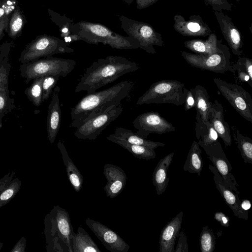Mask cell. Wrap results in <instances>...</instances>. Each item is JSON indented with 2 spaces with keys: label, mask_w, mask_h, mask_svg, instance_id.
<instances>
[{
  "label": "cell",
  "mask_w": 252,
  "mask_h": 252,
  "mask_svg": "<svg viewBox=\"0 0 252 252\" xmlns=\"http://www.w3.org/2000/svg\"><path fill=\"white\" fill-rule=\"evenodd\" d=\"M86 225L94 233L103 246L111 252H127L129 246L116 232L99 221L90 218L85 220Z\"/></svg>",
  "instance_id": "5bb4252c"
},
{
  "label": "cell",
  "mask_w": 252,
  "mask_h": 252,
  "mask_svg": "<svg viewBox=\"0 0 252 252\" xmlns=\"http://www.w3.org/2000/svg\"><path fill=\"white\" fill-rule=\"evenodd\" d=\"M233 136L245 163L252 164V139L233 126Z\"/></svg>",
  "instance_id": "1f68e13d"
},
{
  "label": "cell",
  "mask_w": 252,
  "mask_h": 252,
  "mask_svg": "<svg viewBox=\"0 0 252 252\" xmlns=\"http://www.w3.org/2000/svg\"><path fill=\"white\" fill-rule=\"evenodd\" d=\"M219 91L233 108L245 119L252 123V97L241 86L221 79H213Z\"/></svg>",
  "instance_id": "30bf717a"
},
{
  "label": "cell",
  "mask_w": 252,
  "mask_h": 252,
  "mask_svg": "<svg viewBox=\"0 0 252 252\" xmlns=\"http://www.w3.org/2000/svg\"><path fill=\"white\" fill-rule=\"evenodd\" d=\"M76 62L72 59L48 57L22 63L20 75L28 84L32 80L47 75L65 77L74 68Z\"/></svg>",
  "instance_id": "5b68a950"
},
{
  "label": "cell",
  "mask_w": 252,
  "mask_h": 252,
  "mask_svg": "<svg viewBox=\"0 0 252 252\" xmlns=\"http://www.w3.org/2000/svg\"><path fill=\"white\" fill-rule=\"evenodd\" d=\"M26 246V239L22 237L14 246L10 252H25Z\"/></svg>",
  "instance_id": "f6af8a7d"
},
{
  "label": "cell",
  "mask_w": 252,
  "mask_h": 252,
  "mask_svg": "<svg viewBox=\"0 0 252 252\" xmlns=\"http://www.w3.org/2000/svg\"><path fill=\"white\" fill-rule=\"evenodd\" d=\"M3 245V244L2 242H0V251L1 249V248H2Z\"/></svg>",
  "instance_id": "816d5d0a"
},
{
  "label": "cell",
  "mask_w": 252,
  "mask_h": 252,
  "mask_svg": "<svg viewBox=\"0 0 252 252\" xmlns=\"http://www.w3.org/2000/svg\"><path fill=\"white\" fill-rule=\"evenodd\" d=\"M13 105L12 99L9 95L8 89L0 90V120L13 109Z\"/></svg>",
  "instance_id": "74e56055"
},
{
  "label": "cell",
  "mask_w": 252,
  "mask_h": 252,
  "mask_svg": "<svg viewBox=\"0 0 252 252\" xmlns=\"http://www.w3.org/2000/svg\"><path fill=\"white\" fill-rule=\"evenodd\" d=\"M126 4L129 5L132 3L134 0H122Z\"/></svg>",
  "instance_id": "f907efd6"
},
{
  "label": "cell",
  "mask_w": 252,
  "mask_h": 252,
  "mask_svg": "<svg viewBox=\"0 0 252 252\" xmlns=\"http://www.w3.org/2000/svg\"><path fill=\"white\" fill-rule=\"evenodd\" d=\"M107 139L112 141L116 140L124 141L134 145H142L149 148L155 149L158 147H164L163 143L153 141L146 139L137 135L132 130L124 127H117L113 134L109 135Z\"/></svg>",
  "instance_id": "603a6c76"
},
{
  "label": "cell",
  "mask_w": 252,
  "mask_h": 252,
  "mask_svg": "<svg viewBox=\"0 0 252 252\" xmlns=\"http://www.w3.org/2000/svg\"><path fill=\"white\" fill-rule=\"evenodd\" d=\"M174 153L168 154L160 159L156 166L152 175V182L158 195H160L166 190L169 182L167 171L171 164Z\"/></svg>",
  "instance_id": "cb8c5ba5"
},
{
  "label": "cell",
  "mask_w": 252,
  "mask_h": 252,
  "mask_svg": "<svg viewBox=\"0 0 252 252\" xmlns=\"http://www.w3.org/2000/svg\"><path fill=\"white\" fill-rule=\"evenodd\" d=\"M184 46L194 53L201 55H210L224 51L229 49L222 40H219L217 35L212 32L206 40L194 39L187 40L184 43Z\"/></svg>",
  "instance_id": "ffe728a7"
},
{
  "label": "cell",
  "mask_w": 252,
  "mask_h": 252,
  "mask_svg": "<svg viewBox=\"0 0 252 252\" xmlns=\"http://www.w3.org/2000/svg\"><path fill=\"white\" fill-rule=\"evenodd\" d=\"M202 167L201 150L198 142L194 140L188 154L183 169L185 171L196 174L200 177Z\"/></svg>",
  "instance_id": "4dcf8cb0"
},
{
  "label": "cell",
  "mask_w": 252,
  "mask_h": 252,
  "mask_svg": "<svg viewBox=\"0 0 252 252\" xmlns=\"http://www.w3.org/2000/svg\"><path fill=\"white\" fill-rule=\"evenodd\" d=\"M73 32L80 37L81 40L89 44L100 43L116 49L140 48L138 42L133 38L116 33L99 23L78 22L74 24Z\"/></svg>",
  "instance_id": "277c9868"
},
{
  "label": "cell",
  "mask_w": 252,
  "mask_h": 252,
  "mask_svg": "<svg viewBox=\"0 0 252 252\" xmlns=\"http://www.w3.org/2000/svg\"><path fill=\"white\" fill-rule=\"evenodd\" d=\"M43 77L36 78L33 80L32 85L27 88L25 93L28 98L35 106H39L43 101L42 82Z\"/></svg>",
  "instance_id": "e575fe53"
},
{
  "label": "cell",
  "mask_w": 252,
  "mask_h": 252,
  "mask_svg": "<svg viewBox=\"0 0 252 252\" xmlns=\"http://www.w3.org/2000/svg\"><path fill=\"white\" fill-rule=\"evenodd\" d=\"M123 106L113 105L85 120L74 132L79 139L95 140L122 113Z\"/></svg>",
  "instance_id": "9c48e42d"
},
{
  "label": "cell",
  "mask_w": 252,
  "mask_h": 252,
  "mask_svg": "<svg viewBox=\"0 0 252 252\" xmlns=\"http://www.w3.org/2000/svg\"><path fill=\"white\" fill-rule=\"evenodd\" d=\"M59 78L58 77L51 75L43 76L42 82L43 101L46 100L50 97Z\"/></svg>",
  "instance_id": "f35d334b"
},
{
  "label": "cell",
  "mask_w": 252,
  "mask_h": 252,
  "mask_svg": "<svg viewBox=\"0 0 252 252\" xmlns=\"http://www.w3.org/2000/svg\"><path fill=\"white\" fill-rule=\"evenodd\" d=\"M103 173L107 180V184L104 188L106 196L114 198L124 189L126 175L119 166L109 163L105 164Z\"/></svg>",
  "instance_id": "ac0fdd59"
},
{
  "label": "cell",
  "mask_w": 252,
  "mask_h": 252,
  "mask_svg": "<svg viewBox=\"0 0 252 252\" xmlns=\"http://www.w3.org/2000/svg\"><path fill=\"white\" fill-rule=\"evenodd\" d=\"M214 219L223 227H228L230 225L229 217L223 212H216L214 214Z\"/></svg>",
  "instance_id": "7bdbcfd3"
},
{
  "label": "cell",
  "mask_w": 252,
  "mask_h": 252,
  "mask_svg": "<svg viewBox=\"0 0 252 252\" xmlns=\"http://www.w3.org/2000/svg\"><path fill=\"white\" fill-rule=\"evenodd\" d=\"M223 37L231 48L232 53L238 57L242 53L243 42L241 34L232 19L222 11H213Z\"/></svg>",
  "instance_id": "2e32d148"
},
{
  "label": "cell",
  "mask_w": 252,
  "mask_h": 252,
  "mask_svg": "<svg viewBox=\"0 0 252 252\" xmlns=\"http://www.w3.org/2000/svg\"><path fill=\"white\" fill-rule=\"evenodd\" d=\"M112 142L122 147L138 158L149 160L156 158V154L155 149L116 140H113Z\"/></svg>",
  "instance_id": "836d02e7"
},
{
  "label": "cell",
  "mask_w": 252,
  "mask_h": 252,
  "mask_svg": "<svg viewBox=\"0 0 252 252\" xmlns=\"http://www.w3.org/2000/svg\"><path fill=\"white\" fill-rule=\"evenodd\" d=\"M59 91V87H55L48 109L46 128L49 141L52 144L55 141L61 125V110Z\"/></svg>",
  "instance_id": "44dd1931"
},
{
  "label": "cell",
  "mask_w": 252,
  "mask_h": 252,
  "mask_svg": "<svg viewBox=\"0 0 252 252\" xmlns=\"http://www.w3.org/2000/svg\"><path fill=\"white\" fill-rule=\"evenodd\" d=\"M158 0H136V7L138 9L146 8L157 2Z\"/></svg>",
  "instance_id": "bcb514c9"
},
{
  "label": "cell",
  "mask_w": 252,
  "mask_h": 252,
  "mask_svg": "<svg viewBox=\"0 0 252 252\" xmlns=\"http://www.w3.org/2000/svg\"><path fill=\"white\" fill-rule=\"evenodd\" d=\"M44 234L48 252H73L71 239L74 233L68 213L55 205L44 219Z\"/></svg>",
  "instance_id": "3957f363"
},
{
  "label": "cell",
  "mask_w": 252,
  "mask_h": 252,
  "mask_svg": "<svg viewBox=\"0 0 252 252\" xmlns=\"http://www.w3.org/2000/svg\"><path fill=\"white\" fill-rule=\"evenodd\" d=\"M187 89L183 83L175 80H162L153 83L138 99L136 104L170 103L184 104Z\"/></svg>",
  "instance_id": "8992f818"
},
{
  "label": "cell",
  "mask_w": 252,
  "mask_h": 252,
  "mask_svg": "<svg viewBox=\"0 0 252 252\" xmlns=\"http://www.w3.org/2000/svg\"><path fill=\"white\" fill-rule=\"evenodd\" d=\"M7 10V9L4 10V9L3 8H0V18H1V16L5 13V12H6L4 11H6Z\"/></svg>",
  "instance_id": "681fc988"
},
{
  "label": "cell",
  "mask_w": 252,
  "mask_h": 252,
  "mask_svg": "<svg viewBox=\"0 0 252 252\" xmlns=\"http://www.w3.org/2000/svg\"><path fill=\"white\" fill-rule=\"evenodd\" d=\"M183 212H180L167 222L159 235V252H174V246L182 226Z\"/></svg>",
  "instance_id": "d6986e66"
},
{
  "label": "cell",
  "mask_w": 252,
  "mask_h": 252,
  "mask_svg": "<svg viewBox=\"0 0 252 252\" xmlns=\"http://www.w3.org/2000/svg\"><path fill=\"white\" fill-rule=\"evenodd\" d=\"M241 207L242 209L245 211H247L249 210L251 207V203L249 200H243L242 202H241Z\"/></svg>",
  "instance_id": "c3c4849f"
},
{
  "label": "cell",
  "mask_w": 252,
  "mask_h": 252,
  "mask_svg": "<svg viewBox=\"0 0 252 252\" xmlns=\"http://www.w3.org/2000/svg\"><path fill=\"white\" fill-rule=\"evenodd\" d=\"M24 25L23 17L19 9L15 10L9 22V35L12 38H15L21 32Z\"/></svg>",
  "instance_id": "8d00e7d4"
},
{
  "label": "cell",
  "mask_w": 252,
  "mask_h": 252,
  "mask_svg": "<svg viewBox=\"0 0 252 252\" xmlns=\"http://www.w3.org/2000/svg\"><path fill=\"white\" fill-rule=\"evenodd\" d=\"M8 18L7 16L0 18V39L1 38L4 31L7 26Z\"/></svg>",
  "instance_id": "7dc6e473"
},
{
  "label": "cell",
  "mask_w": 252,
  "mask_h": 252,
  "mask_svg": "<svg viewBox=\"0 0 252 252\" xmlns=\"http://www.w3.org/2000/svg\"><path fill=\"white\" fill-rule=\"evenodd\" d=\"M209 169L214 175L213 179L216 189L219 191L225 202L231 209L234 215L239 219L247 220L248 213L241 207V201L238 194L234 193L232 190L224 186L220 175L214 165H209Z\"/></svg>",
  "instance_id": "e0dca14e"
},
{
  "label": "cell",
  "mask_w": 252,
  "mask_h": 252,
  "mask_svg": "<svg viewBox=\"0 0 252 252\" xmlns=\"http://www.w3.org/2000/svg\"><path fill=\"white\" fill-rule=\"evenodd\" d=\"M73 52L74 49L63 40L54 36L43 34L38 36L26 47L21 54L19 61L21 63H25L42 57Z\"/></svg>",
  "instance_id": "52a82bcc"
},
{
  "label": "cell",
  "mask_w": 252,
  "mask_h": 252,
  "mask_svg": "<svg viewBox=\"0 0 252 252\" xmlns=\"http://www.w3.org/2000/svg\"><path fill=\"white\" fill-rule=\"evenodd\" d=\"M184 105L186 111L189 110L194 107V96L190 89L187 90Z\"/></svg>",
  "instance_id": "ee69618b"
},
{
  "label": "cell",
  "mask_w": 252,
  "mask_h": 252,
  "mask_svg": "<svg viewBox=\"0 0 252 252\" xmlns=\"http://www.w3.org/2000/svg\"><path fill=\"white\" fill-rule=\"evenodd\" d=\"M11 172L0 179V208L8 203L20 190L21 182Z\"/></svg>",
  "instance_id": "d4e9b609"
},
{
  "label": "cell",
  "mask_w": 252,
  "mask_h": 252,
  "mask_svg": "<svg viewBox=\"0 0 252 252\" xmlns=\"http://www.w3.org/2000/svg\"><path fill=\"white\" fill-rule=\"evenodd\" d=\"M57 147L62 156L68 179L74 189L76 192H79L82 187L83 176L73 161L69 158L65 146L61 140L58 141Z\"/></svg>",
  "instance_id": "4316f807"
},
{
  "label": "cell",
  "mask_w": 252,
  "mask_h": 252,
  "mask_svg": "<svg viewBox=\"0 0 252 252\" xmlns=\"http://www.w3.org/2000/svg\"><path fill=\"white\" fill-rule=\"evenodd\" d=\"M206 5L211 6L213 11H231L233 5L227 0H201Z\"/></svg>",
  "instance_id": "60d3db41"
},
{
  "label": "cell",
  "mask_w": 252,
  "mask_h": 252,
  "mask_svg": "<svg viewBox=\"0 0 252 252\" xmlns=\"http://www.w3.org/2000/svg\"><path fill=\"white\" fill-rule=\"evenodd\" d=\"M236 0V1H240L241 0Z\"/></svg>",
  "instance_id": "db71d44e"
},
{
  "label": "cell",
  "mask_w": 252,
  "mask_h": 252,
  "mask_svg": "<svg viewBox=\"0 0 252 252\" xmlns=\"http://www.w3.org/2000/svg\"><path fill=\"white\" fill-rule=\"evenodd\" d=\"M73 252H101L97 245L81 226L74 233L71 239Z\"/></svg>",
  "instance_id": "f1b7e54d"
},
{
  "label": "cell",
  "mask_w": 252,
  "mask_h": 252,
  "mask_svg": "<svg viewBox=\"0 0 252 252\" xmlns=\"http://www.w3.org/2000/svg\"><path fill=\"white\" fill-rule=\"evenodd\" d=\"M10 64L7 60H0V90L8 88Z\"/></svg>",
  "instance_id": "ab89813d"
},
{
  "label": "cell",
  "mask_w": 252,
  "mask_h": 252,
  "mask_svg": "<svg viewBox=\"0 0 252 252\" xmlns=\"http://www.w3.org/2000/svg\"><path fill=\"white\" fill-rule=\"evenodd\" d=\"M207 158L212 161L214 166L218 170L222 179L224 186L239 194V192L238 191L237 188V186H239V185L231 172L232 167L227 157L217 158L208 156Z\"/></svg>",
  "instance_id": "83f0119b"
},
{
  "label": "cell",
  "mask_w": 252,
  "mask_h": 252,
  "mask_svg": "<svg viewBox=\"0 0 252 252\" xmlns=\"http://www.w3.org/2000/svg\"><path fill=\"white\" fill-rule=\"evenodd\" d=\"M1 126H2L1 121L0 120V129L1 128Z\"/></svg>",
  "instance_id": "f5cc1de1"
},
{
  "label": "cell",
  "mask_w": 252,
  "mask_h": 252,
  "mask_svg": "<svg viewBox=\"0 0 252 252\" xmlns=\"http://www.w3.org/2000/svg\"><path fill=\"white\" fill-rule=\"evenodd\" d=\"M121 28L128 36L136 40L140 48L152 54L156 53L154 46L162 47L164 41L162 35L148 23L136 21L121 15L119 17Z\"/></svg>",
  "instance_id": "ba28073f"
},
{
  "label": "cell",
  "mask_w": 252,
  "mask_h": 252,
  "mask_svg": "<svg viewBox=\"0 0 252 252\" xmlns=\"http://www.w3.org/2000/svg\"><path fill=\"white\" fill-rule=\"evenodd\" d=\"M51 13V18L59 27L63 40L68 43L81 40L80 37L73 32L75 23L72 19L54 11Z\"/></svg>",
  "instance_id": "f546056e"
},
{
  "label": "cell",
  "mask_w": 252,
  "mask_h": 252,
  "mask_svg": "<svg viewBox=\"0 0 252 252\" xmlns=\"http://www.w3.org/2000/svg\"><path fill=\"white\" fill-rule=\"evenodd\" d=\"M132 83L125 80L107 89L87 94L72 108L70 127L77 128L87 119L113 105L121 104L132 89Z\"/></svg>",
  "instance_id": "7a4b0ae2"
},
{
  "label": "cell",
  "mask_w": 252,
  "mask_h": 252,
  "mask_svg": "<svg viewBox=\"0 0 252 252\" xmlns=\"http://www.w3.org/2000/svg\"><path fill=\"white\" fill-rule=\"evenodd\" d=\"M216 238L214 231L207 226L203 227L199 236V247L202 252H213L215 249Z\"/></svg>",
  "instance_id": "d590c367"
},
{
  "label": "cell",
  "mask_w": 252,
  "mask_h": 252,
  "mask_svg": "<svg viewBox=\"0 0 252 252\" xmlns=\"http://www.w3.org/2000/svg\"><path fill=\"white\" fill-rule=\"evenodd\" d=\"M137 129L135 132L146 138L151 133L161 134L175 131V126L159 113L155 111L145 112L138 115L132 122Z\"/></svg>",
  "instance_id": "4fadbf2b"
},
{
  "label": "cell",
  "mask_w": 252,
  "mask_h": 252,
  "mask_svg": "<svg viewBox=\"0 0 252 252\" xmlns=\"http://www.w3.org/2000/svg\"><path fill=\"white\" fill-rule=\"evenodd\" d=\"M181 55L191 66L202 70L222 74L226 71L235 73L230 62L229 49L210 55H201L183 51Z\"/></svg>",
  "instance_id": "8fae6325"
},
{
  "label": "cell",
  "mask_w": 252,
  "mask_h": 252,
  "mask_svg": "<svg viewBox=\"0 0 252 252\" xmlns=\"http://www.w3.org/2000/svg\"><path fill=\"white\" fill-rule=\"evenodd\" d=\"M195 120V135L199 146L204 149L208 156L226 157L218 140V134L209 121H203L198 113Z\"/></svg>",
  "instance_id": "7c38bea8"
},
{
  "label": "cell",
  "mask_w": 252,
  "mask_h": 252,
  "mask_svg": "<svg viewBox=\"0 0 252 252\" xmlns=\"http://www.w3.org/2000/svg\"><path fill=\"white\" fill-rule=\"evenodd\" d=\"M173 28L177 32L185 36L205 37L212 32L201 16L198 15H191L188 20L182 15H175Z\"/></svg>",
  "instance_id": "9a60e30c"
},
{
  "label": "cell",
  "mask_w": 252,
  "mask_h": 252,
  "mask_svg": "<svg viewBox=\"0 0 252 252\" xmlns=\"http://www.w3.org/2000/svg\"><path fill=\"white\" fill-rule=\"evenodd\" d=\"M209 121L225 147L231 146L232 139L230 127L224 120L223 107L217 100L213 103V110Z\"/></svg>",
  "instance_id": "7402d4cb"
},
{
  "label": "cell",
  "mask_w": 252,
  "mask_h": 252,
  "mask_svg": "<svg viewBox=\"0 0 252 252\" xmlns=\"http://www.w3.org/2000/svg\"><path fill=\"white\" fill-rule=\"evenodd\" d=\"M178 236L179 239L174 252H188L189 246L184 230L179 233Z\"/></svg>",
  "instance_id": "b9f144b4"
},
{
  "label": "cell",
  "mask_w": 252,
  "mask_h": 252,
  "mask_svg": "<svg viewBox=\"0 0 252 252\" xmlns=\"http://www.w3.org/2000/svg\"><path fill=\"white\" fill-rule=\"evenodd\" d=\"M194 99V108L201 118L204 122L209 121L213 110V103L210 101V96L206 89L201 85H196L190 89Z\"/></svg>",
  "instance_id": "484cf974"
},
{
  "label": "cell",
  "mask_w": 252,
  "mask_h": 252,
  "mask_svg": "<svg viewBox=\"0 0 252 252\" xmlns=\"http://www.w3.org/2000/svg\"><path fill=\"white\" fill-rule=\"evenodd\" d=\"M238 57L232 67L237 72L239 81L247 83L252 87V61L247 57Z\"/></svg>",
  "instance_id": "d6a6232c"
},
{
  "label": "cell",
  "mask_w": 252,
  "mask_h": 252,
  "mask_svg": "<svg viewBox=\"0 0 252 252\" xmlns=\"http://www.w3.org/2000/svg\"><path fill=\"white\" fill-rule=\"evenodd\" d=\"M138 65L124 57L109 56L99 59L87 67L75 88V92L87 94L114 82L123 75L136 71Z\"/></svg>",
  "instance_id": "6da1fadb"
}]
</instances>
